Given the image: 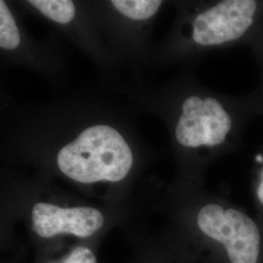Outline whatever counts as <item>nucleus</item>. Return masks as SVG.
<instances>
[{"mask_svg": "<svg viewBox=\"0 0 263 263\" xmlns=\"http://www.w3.org/2000/svg\"><path fill=\"white\" fill-rule=\"evenodd\" d=\"M133 162L129 144L119 132L106 125L87 128L57 156V165L66 178L84 184L121 181Z\"/></svg>", "mask_w": 263, "mask_h": 263, "instance_id": "f257e3e1", "label": "nucleus"}, {"mask_svg": "<svg viewBox=\"0 0 263 263\" xmlns=\"http://www.w3.org/2000/svg\"><path fill=\"white\" fill-rule=\"evenodd\" d=\"M255 196L259 205L263 208V168L258 178V182L255 189Z\"/></svg>", "mask_w": 263, "mask_h": 263, "instance_id": "9d476101", "label": "nucleus"}, {"mask_svg": "<svg viewBox=\"0 0 263 263\" xmlns=\"http://www.w3.org/2000/svg\"><path fill=\"white\" fill-rule=\"evenodd\" d=\"M141 263H153L152 261H151V259L146 256V255H144V257L141 259Z\"/></svg>", "mask_w": 263, "mask_h": 263, "instance_id": "9b49d317", "label": "nucleus"}, {"mask_svg": "<svg viewBox=\"0 0 263 263\" xmlns=\"http://www.w3.org/2000/svg\"><path fill=\"white\" fill-rule=\"evenodd\" d=\"M42 263H99V260L93 246L87 242L76 245L58 258Z\"/></svg>", "mask_w": 263, "mask_h": 263, "instance_id": "1a4fd4ad", "label": "nucleus"}, {"mask_svg": "<svg viewBox=\"0 0 263 263\" xmlns=\"http://www.w3.org/2000/svg\"><path fill=\"white\" fill-rule=\"evenodd\" d=\"M263 4L255 0H223L200 12L192 22V40L199 46L239 43L258 28Z\"/></svg>", "mask_w": 263, "mask_h": 263, "instance_id": "7ed1b4c3", "label": "nucleus"}, {"mask_svg": "<svg viewBox=\"0 0 263 263\" xmlns=\"http://www.w3.org/2000/svg\"><path fill=\"white\" fill-rule=\"evenodd\" d=\"M105 224L103 213L93 207H61L38 202L31 209V231L39 241L72 237L90 241Z\"/></svg>", "mask_w": 263, "mask_h": 263, "instance_id": "39448f33", "label": "nucleus"}, {"mask_svg": "<svg viewBox=\"0 0 263 263\" xmlns=\"http://www.w3.org/2000/svg\"><path fill=\"white\" fill-rule=\"evenodd\" d=\"M198 240L214 247L228 263H260L263 240L260 228L239 208L209 202L195 216Z\"/></svg>", "mask_w": 263, "mask_h": 263, "instance_id": "f03ea898", "label": "nucleus"}, {"mask_svg": "<svg viewBox=\"0 0 263 263\" xmlns=\"http://www.w3.org/2000/svg\"><path fill=\"white\" fill-rule=\"evenodd\" d=\"M28 3L59 24H68L76 16V6L70 0H30Z\"/></svg>", "mask_w": 263, "mask_h": 263, "instance_id": "423d86ee", "label": "nucleus"}, {"mask_svg": "<svg viewBox=\"0 0 263 263\" xmlns=\"http://www.w3.org/2000/svg\"><path fill=\"white\" fill-rule=\"evenodd\" d=\"M176 127V140L183 147H216L223 145L235 128L231 111L216 98L190 96L181 105Z\"/></svg>", "mask_w": 263, "mask_h": 263, "instance_id": "20e7f679", "label": "nucleus"}, {"mask_svg": "<svg viewBox=\"0 0 263 263\" xmlns=\"http://www.w3.org/2000/svg\"><path fill=\"white\" fill-rule=\"evenodd\" d=\"M20 32L14 17L4 1H0V46L14 50L19 46Z\"/></svg>", "mask_w": 263, "mask_h": 263, "instance_id": "6e6552de", "label": "nucleus"}, {"mask_svg": "<svg viewBox=\"0 0 263 263\" xmlns=\"http://www.w3.org/2000/svg\"><path fill=\"white\" fill-rule=\"evenodd\" d=\"M114 8L122 15L132 20L151 18L162 4L159 0H113Z\"/></svg>", "mask_w": 263, "mask_h": 263, "instance_id": "0eeeda50", "label": "nucleus"}]
</instances>
